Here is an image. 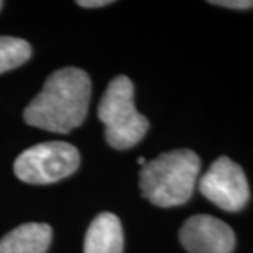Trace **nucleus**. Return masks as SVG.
<instances>
[{
    "mask_svg": "<svg viewBox=\"0 0 253 253\" xmlns=\"http://www.w3.org/2000/svg\"><path fill=\"white\" fill-rule=\"evenodd\" d=\"M201 194L224 211L236 212L248 204L251 191L244 169L228 156H221L199 181Z\"/></svg>",
    "mask_w": 253,
    "mask_h": 253,
    "instance_id": "5",
    "label": "nucleus"
},
{
    "mask_svg": "<svg viewBox=\"0 0 253 253\" xmlns=\"http://www.w3.org/2000/svg\"><path fill=\"white\" fill-rule=\"evenodd\" d=\"M81 165L79 151L68 142L51 141L34 145L18 155L14 173L28 184H49L71 176Z\"/></svg>",
    "mask_w": 253,
    "mask_h": 253,
    "instance_id": "4",
    "label": "nucleus"
},
{
    "mask_svg": "<svg viewBox=\"0 0 253 253\" xmlns=\"http://www.w3.org/2000/svg\"><path fill=\"white\" fill-rule=\"evenodd\" d=\"M200 168V158L190 149L165 152L141 168L139 187L145 199L154 206H181L194 193Z\"/></svg>",
    "mask_w": 253,
    "mask_h": 253,
    "instance_id": "2",
    "label": "nucleus"
},
{
    "mask_svg": "<svg viewBox=\"0 0 253 253\" xmlns=\"http://www.w3.org/2000/svg\"><path fill=\"white\" fill-rule=\"evenodd\" d=\"M31 56V45L16 37H0V73L11 71L27 62Z\"/></svg>",
    "mask_w": 253,
    "mask_h": 253,
    "instance_id": "9",
    "label": "nucleus"
},
{
    "mask_svg": "<svg viewBox=\"0 0 253 253\" xmlns=\"http://www.w3.org/2000/svg\"><path fill=\"white\" fill-rule=\"evenodd\" d=\"M1 7H3V1H0V10H1Z\"/></svg>",
    "mask_w": 253,
    "mask_h": 253,
    "instance_id": "13",
    "label": "nucleus"
},
{
    "mask_svg": "<svg viewBox=\"0 0 253 253\" xmlns=\"http://www.w3.org/2000/svg\"><path fill=\"white\" fill-rule=\"evenodd\" d=\"M91 96L89 75L78 68L54 72L24 110V121L51 132L68 134L84 121Z\"/></svg>",
    "mask_w": 253,
    "mask_h": 253,
    "instance_id": "1",
    "label": "nucleus"
},
{
    "mask_svg": "<svg viewBox=\"0 0 253 253\" xmlns=\"http://www.w3.org/2000/svg\"><path fill=\"white\" fill-rule=\"evenodd\" d=\"M180 242L189 253H231L235 248V234L224 221L201 214L183 224Z\"/></svg>",
    "mask_w": 253,
    "mask_h": 253,
    "instance_id": "6",
    "label": "nucleus"
},
{
    "mask_svg": "<svg viewBox=\"0 0 253 253\" xmlns=\"http://www.w3.org/2000/svg\"><path fill=\"white\" fill-rule=\"evenodd\" d=\"M111 0H79L78 4L82 7H87V9H93V7H103L111 4Z\"/></svg>",
    "mask_w": 253,
    "mask_h": 253,
    "instance_id": "11",
    "label": "nucleus"
},
{
    "mask_svg": "<svg viewBox=\"0 0 253 253\" xmlns=\"http://www.w3.org/2000/svg\"><path fill=\"white\" fill-rule=\"evenodd\" d=\"M145 163H146V161H145V158H139V159H138V165H139L141 168L144 166Z\"/></svg>",
    "mask_w": 253,
    "mask_h": 253,
    "instance_id": "12",
    "label": "nucleus"
},
{
    "mask_svg": "<svg viewBox=\"0 0 253 253\" xmlns=\"http://www.w3.org/2000/svg\"><path fill=\"white\" fill-rule=\"evenodd\" d=\"M51 239L52 229L48 224L28 222L0 239V253H45Z\"/></svg>",
    "mask_w": 253,
    "mask_h": 253,
    "instance_id": "8",
    "label": "nucleus"
},
{
    "mask_svg": "<svg viewBox=\"0 0 253 253\" xmlns=\"http://www.w3.org/2000/svg\"><path fill=\"white\" fill-rule=\"evenodd\" d=\"M104 124V135L110 146L118 151L135 146L149 128L148 118L139 114L134 104V84L124 75L110 82L97 109Z\"/></svg>",
    "mask_w": 253,
    "mask_h": 253,
    "instance_id": "3",
    "label": "nucleus"
},
{
    "mask_svg": "<svg viewBox=\"0 0 253 253\" xmlns=\"http://www.w3.org/2000/svg\"><path fill=\"white\" fill-rule=\"evenodd\" d=\"M210 3L234 10H248L253 7V0H217V1H210Z\"/></svg>",
    "mask_w": 253,
    "mask_h": 253,
    "instance_id": "10",
    "label": "nucleus"
},
{
    "mask_svg": "<svg viewBox=\"0 0 253 253\" xmlns=\"http://www.w3.org/2000/svg\"><path fill=\"white\" fill-rule=\"evenodd\" d=\"M121 222L111 212H101L91 221L84 236V253H123Z\"/></svg>",
    "mask_w": 253,
    "mask_h": 253,
    "instance_id": "7",
    "label": "nucleus"
}]
</instances>
